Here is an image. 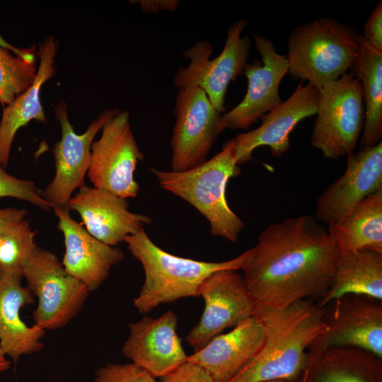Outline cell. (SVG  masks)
I'll return each instance as SVG.
<instances>
[{
	"mask_svg": "<svg viewBox=\"0 0 382 382\" xmlns=\"http://www.w3.org/2000/svg\"><path fill=\"white\" fill-rule=\"evenodd\" d=\"M6 357L0 346V373L6 371L10 368L11 362Z\"/></svg>",
	"mask_w": 382,
	"mask_h": 382,
	"instance_id": "e575fe53",
	"label": "cell"
},
{
	"mask_svg": "<svg viewBox=\"0 0 382 382\" xmlns=\"http://www.w3.org/2000/svg\"><path fill=\"white\" fill-rule=\"evenodd\" d=\"M253 37L261 60L245 65L243 74L248 80L247 91L238 105L221 115L224 130L246 129L283 102L279 87L288 73L286 56L277 52L272 40L257 34Z\"/></svg>",
	"mask_w": 382,
	"mask_h": 382,
	"instance_id": "5bb4252c",
	"label": "cell"
},
{
	"mask_svg": "<svg viewBox=\"0 0 382 382\" xmlns=\"http://www.w3.org/2000/svg\"><path fill=\"white\" fill-rule=\"evenodd\" d=\"M319 93L320 89L301 81L290 97L260 118V127L237 134L233 141L238 165L251 161L260 146H269L274 157L282 156L290 146L289 135L296 125L316 114Z\"/></svg>",
	"mask_w": 382,
	"mask_h": 382,
	"instance_id": "2e32d148",
	"label": "cell"
},
{
	"mask_svg": "<svg viewBox=\"0 0 382 382\" xmlns=\"http://www.w3.org/2000/svg\"><path fill=\"white\" fill-rule=\"evenodd\" d=\"M173 113L171 167L175 172L194 168L205 162L218 137L224 131L221 115L199 88L178 89Z\"/></svg>",
	"mask_w": 382,
	"mask_h": 382,
	"instance_id": "30bf717a",
	"label": "cell"
},
{
	"mask_svg": "<svg viewBox=\"0 0 382 382\" xmlns=\"http://www.w3.org/2000/svg\"><path fill=\"white\" fill-rule=\"evenodd\" d=\"M325 306L301 299L274 311L254 313L262 324L265 338L257 354L228 382H270L291 379L303 372L308 350L326 328Z\"/></svg>",
	"mask_w": 382,
	"mask_h": 382,
	"instance_id": "7a4b0ae2",
	"label": "cell"
},
{
	"mask_svg": "<svg viewBox=\"0 0 382 382\" xmlns=\"http://www.w3.org/2000/svg\"><path fill=\"white\" fill-rule=\"evenodd\" d=\"M58 229L64 236L65 251L62 263L65 270L81 282L89 291L96 290L108 278L112 267L125 257L123 252L91 235L69 212L54 209Z\"/></svg>",
	"mask_w": 382,
	"mask_h": 382,
	"instance_id": "d6986e66",
	"label": "cell"
},
{
	"mask_svg": "<svg viewBox=\"0 0 382 382\" xmlns=\"http://www.w3.org/2000/svg\"><path fill=\"white\" fill-rule=\"evenodd\" d=\"M347 294L382 301V252L363 249L340 253L331 284L318 303L325 306Z\"/></svg>",
	"mask_w": 382,
	"mask_h": 382,
	"instance_id": "603a6c76",
	"label": "cell"
},
{
	"mask_svg": "<svg viewBox=\"0 0 382 382\" xmlns=\"http://www.w3.org/2000/svg\"><path fill=\"white\" fill-rule=\"evenodd\" d=\"M94 382H157L147 371L130 362L108 363L96 372Z\"/></svg>",
	"mask_w": 382,
	"mask_h": 382,
	"instance_id": "f546056e",
	"label": "cell"
},
{
	"mask_svg": "<svg viewBox=\"0 0 382 382\" xmlns=\"http://www.w3.org/2000/svg\"><path fill=\"white\" fill-rule=\"evenodd\" d=\"M325 332L308 349L352 347L382 357V301L347 294L325 306Z\"/></svg>",
	"mask_w": 382,
	"mask_h": 382,
	"instance_id": "7c38bea8",
	"label": "cell"
},
{
	"mask_svg": "<svg viewBox=\"0 0 382 382\" xmlns=\"http://www.w3.org/2000/svg\"><path fill=\"white\" fill-rule=\"evenodd\" d=\"M246 25L245 19L229 25L222 52L214 59L210 58L213 47L207 40H201L187 49L183 55L189 64L177 71L174 86L178 89L201 88L216 111L224 112L228 86L243 74L252 47L248 36L242 35Z\"/></svg>",
	"mask_w": 382,
	"mask_h": 382,
	"instance_id": "8992f818",
	"label": "cell"
},
{
	"mask_svg": "<svg viewBox=\"0 0 382 382\" xmlns=\"http://www.w3.org/2000/svg\"><path fill=\"white\" fill-rule=\"evenodd\" d=\"M13 47L0 36V103L5 108L33 83L36 73L35 46L18 49L13 54Z\"/></svg>",
	"mask_w": 382,
	"mask_h": 382,
	"instance_id": "4316f807",
	"label": "cell"
},
{
	"mask_svg": "<svg viewBox=\"0 0 382 382\" xmlns=\"http://www.w3.org/2000/svg\"><path fill=\"white\" fill-rule=\"evenodd\" d=\"M35 233L26 219L0 231V274L23 278L24 265L37 245Z\"/></svg>",
	"mask_w": 382,
	"mask_h": 382,
	"instance_id": "83f0119b",
	"label": "cell"
},
{
	"mask_svg": "<svg viewBox=\"0 0 382 382\" xmlns=\"http://www.w3.org/2000/svg\"><path fill=\"white\" fill-rule=\"evenodd\" d=\"M58 45V41L52 36L40 44L36 52L40 62L33 84L4 108L0 120V164L4 168L18 130L32 120L43 123L47 122L40 93L42 85L56 73L54 59Z\"/></svg>",
	"mask_w": 382,
	"mask_h": 382,
	"instance_id": "7402d4cb",
	"label": "cell"
},
{
	"mask_svg": "<svg viewBox=\"0 0 382 382\" xmlns=\"http://www.w3.org/2000/svg\"><path fill=\"white\" fill-rule=\"evenodd\" d=\"M382 189V142L347 156L345 173L318 198L315 219L333 226Z\"/></svg>",
	"mask_w": 382,
	"mask_h": 382,
	"instance_id": "9a60e30c",
	"label": "cell"
},
{
	"mask_svg": "<svg viewBox=\"0 0 382 382\" xmlns=\"http://www.w3.org/2000/svg\"><path fill=\"white\" fill-rule=\"evenodd\" d=\"M340 253L371 249L382 252V189L363 199L339 223L328 226Z\"/></svg>",
	"mask_w": 382,
	"mask_h": 382,
	"instance_id": "d4e9b609",
	"label": "cell"
},
{
	"mask_svg": "<svg viewBox=\"0 0 382 382\" xmlns=\"http://www.w3.org/2000/svg\"><path fill=\"white\" fill-rule=\"evenodd\" d=\"M311 145L330 159L354 152L365 120L359 81L351 73L320 89Z\"/></svg>",
	"mask_w": 382,
	"mask_h": 382,
	"instance_id": "52a82bcc",
	"label": "cell"
},
{
	"mask_svg": "<svg viewBox=\"0 0 382 382\" xmlns=\"http://www.w3.org/2000/svg\"><path fill=\"white\" fill-rule=\"evenodd\" d=\"M270 382H283V381H270Z\"/></svg>",
	"mask_w": 382,
	"mask_h": 382,
	"instance_id": "d590c367",
	"label": "cell"
},
{
	"mask_svg": "<svg viewBox=\"0 0 382 382\" xmlns=\"http://www.w3.org/2000/svg\"><path fill=\"white\" fill-rule=\"evenodd\" d=\"M238 270L216 272L202 284L199 296L204 309L198 323L188 332L185 340L195 351L230 327H235L253 316L255 304L243 276Z\"/></svg>",
	"mask_w": 382,
	"mask_h": 382,
	"instance_id": "4fadbf2b",
	"label": "cell"
},
{
	"mask_svg": "<svg viewBox=\"0 0 382 382\" xmlns=\"http://www.w3.org/2000/svg\"><path fill=\"white\" fill-rule=\"evenodd\" d=\"M5 228H6V227H5ZM1 230H0V231H1Z\"/></svg>",
	"mask_w": 382,
	"mask_h": 382,
	"instance_id": "8d00e7d4",
	"label": "cell"
},
{
	"mask_svg": "<svg viewBox=\"0 0 382 382\" xmlns=\"http://www.w3.org/2000/svg\"><path fill=\"white\" fill-rule=\"evenodd\" d=\"M120 110H103L81 134L74 132L67 113L66 103L61 100L54 107L56 117L62 129V137L53 149L55 174L42 194L52 207L69 212L73 192L85 185L84 178L91 160V145L98 132Z\"/></svg>",
	"mask_w": 382,
	"mask_h": 382,
	"instance_id": "8fae6325",
	"label": "cell"
},
{
	"mask_svg": "<svg viewBox=\"0 0 382 382\" xmlns=\"http://www.w3.org/2000/svg\"><path fill=\"white\" fill-rule=\"evenodd\" d=\"M161 382H216L202 367L185 361L174 370L161 377Z\"/></svg>",
	"mask_w": 382,
	"mask_h": 382,
	"instance_id": "4dcf8cb0",
	"label": "cell"
},
{
	"mask_svg": "<svg viewBox=\"0 0 382 382\" xmlns=\"http://www.w3.org/2000/svg\"><path fill=\"white\" fill-rule=\"evenodd\" d=\"M363 38L376 49L382 51V1H379L366 20Z\"/></svg>",
	"mask_w": 382,
	"mask_h": 382,
	"instance_id": "1f68e13d",
	"label": "cell"
},
{
	"mask_svg": "<svg viewBox=\"0 0 382 382\" xmlns=\"http://www.w3.org/2000/svg\"><path fill=\"white\" fill-rule=\"evenodd\" d=\"M381 359L357 347H329L308 349L307 364L316 369L313 382H372L366 374Z\"/></svg>",
	"mask_w": 382,
	"mask_h": 382,
	"instance_id": "484cf974",
	"label": "cell"
},
{
	"mask_svg": "<svg viewBox=\"0 0 382 382\" xmlns=\"http://www.w3.org/2000/svg\"><path fill=\"white\" fill-rule=\"evenodd\" d=\"M249 250L241 270L255 312L280 310L301 299L320 300L340 255L328 229L307 215L269 225Z\"/></svg>",
	"mask_w": 382,
	"mask_h": 382,
	"instance_id": "6da1fadb",
	"label": "cell"
},
{
	"mask_svg": "<svg viewBox=\"0 0 382 382\" xmlns=\"http://www.w3.org/2000/svg\"><path fill=\"white\" fill-rule=\"evenodd\" d=\"M27 288L37 299L34 324L45 330L66 325L83 308L90 293L69 274L57 256L36 245L24 265Z\"/></svg>",
	"mask_w": 382,
	"mask_h": 382,
	"instance_id": "ba28073f",
	"label": "cell"
},
{
	"mask_svg": "<svg viewBox=\"0 0 382 382\" xmlns=\"http://www.w3.org/2000/svg\"><path fill=\"white\" fill-rule=\"evenodd\" d=\"M21 279L0 274V346L14 363L23 355L40 352L46 331L35 324L28 326L21 319V308L35 302Z\"/></svg>",
	"mask_w": 382,
	"mask_h": 382,
	"instance_id": "44dd1931",
	"label": "cell"
},
{
	"mask_svg": "<svg viewBox=\"0 0 382 382\" xmlns=\"http://www.w3.org/2000/svg\"><path fill=\"white\" fill-rule=\"evenodd\" d=\"M125 242L144 269L145 279L134 306L146 313L160 304L185 297L199 296L203 282L212 274L226 270H241L250 250L223 262H206L172 255L157 246L142 228Z\"/></svg>",
	"mask_w": 382,
	"mask_h": 382,
	"instance_id": "3957f363",
	"label": "cell"
},
{
	"mask_svg": "<svg viewBox=\"0 0 382 382\" xmlns=\"http://www.w3.org/2000/svg\"><path fill=\"white\" fill-rule=\"evenodd\" d=\"M359 54L349 68L361 84L365 120L361 148L370 147L381 141L382 137V51L359 35Z\"/></svg>",
	"mask_w": 382,
	"mask_h": 382,
	"instance_id": "cb8c5ba5",
	"label": "cell"
},
{
	"mask_svg": "<svg viewBox=\"0 0 382 382\" xmlns=\"http://www.w3.org/2000/svg\"><path fill=\"white\" fill-rule=\"evenodd\" d=\"M151 171L163 189L192 205L207 219L212 236L237 241L245 224L229 207L226 195L228 180L241 173L233 139L194 168L180 172L151 168Z\"/></svg>",
	"mask_w": 382,
	"mask_h": 382,
	"instance_id": "277c9868",
	"label": "cell"
},
{
	"mask_svg": "<svg viewBox=\"0 0 382 382\" xmlns=\"http://www.w3.org/2000/svg\"><path fill=\"white\" fill-rule=\"evenodd\" d=\"M264 338L262 323L251 316L230 332L215 336L187 361L204 369L216 382H228L257 354Z\"/></svg>",
	"mask_w": 382,
	"mask_h": 382,
	"instance_id": "ffe728a7",
	"label": "cell"
},
{
	"mask_svg": "<svg viewBox=\"0 0 382 382\" xmlns=\"http://www.w3.org/2000/svg\"><path fill=\"white\" fill-rule=\"evenodd\" d=\"M177 325V316L171 310L157 318L144 316L131 323L123 354L154 377L166 376L187 361Z\"/></svg>",
	"mask_w": 382,
	"mask_h": 382,
	"instance_id": "e0dca14e",
	"label": "cell"
},
{
	"mask_svg": "<svg viewBox=\"0 0 382 382\" xmlns=\"http://www.w3.org/2000/svg\"><path fill=\"white\" fill-rule=\"evenodd\" d=\"M359 37L353 26L331 18L297 26L287 40L288 73L320 89L349 69L359 54Z\"/></svg>",
	"mask_w": 382,
	"mask_h": 382,
	"instance_id": "5b68a950",
	"label": "cell"
},
{
	"mask_svg": "<svg viewBox=\"0 0 382 382\" xmlns=\"http://www.w3.org/2000/svg\"><path fill=\"white\" fill-rule=\"evenodd\" d=\"M13 197L31 203L44 210H50L52 205L42 196L36 184L28 180L13 176L0 164V198Z\"/></svg>",
	"mask_w": 382,
	"mask_h": 382,
	"instance_id": "f1b7e54d",
	"label": "cell"
},
{
	"mask_svg": "<svg viewBox=\"0 0 382 382\" xmlns=\"http://www.w3.org/2000/svg\"><path fill=\"white\" fill-rule=\"evenodd\" d=\"M69 207L79 214L91 235L114 247L151 222L150 217L130 212L127 199L86 185L71 197Z\"/></svg>",
	"mask_w": 382,
	"mask_h": 382,
	"instance_id": "ac0fdd59",
	"label": "cell"
},
{
	"mask_svg": "<svg viewBox=\"0 0 382 382\" xmlns=\"http://www.w3.org/2000/svg\"><path fill=\"white\" fill-rule=\"evenodd\" d=\"M130 115L119 110L108 120L98 140L91 145L88 176L94 187L127 199L137 196L139 185L134 173L144 154L132 133Z\"/></svg>",
	"mask_w": 382,
	"mask_h": 382,
	"instance_id": "9c48e42d",
	"label": "cell"
},
{
	"mask_svg": "<svg viewBox=\"0 0 382 382\" xmlns=\"http://www.w3.org/2000/svg\"><path fill=\"white\" fill-rule=\"evenodd\" d=\"M27 214L28 212L24 209H0V230L25 219Z\"/></svg>",
	"mask_w": 382,
	"mask_h": 382,
	"instance_id": "836d02e7",
	"label": "cell"
},
{
	"mask_svg": "<svg viewBox=\"0 0 382 382\" xmlns=\"http://www.w3.org/2000/svg\"><path fill=\"white\" fill-rule=\"evenodd\" d=\"M137 2L145 13H154L160 11H174L180 4L178 0H141Z\"/></svg>",
	"mask_w": 382,
	"mask_h": 382,
	"instance_id": "d6a6232c",
	"label": "cell"
}]
</instances>
